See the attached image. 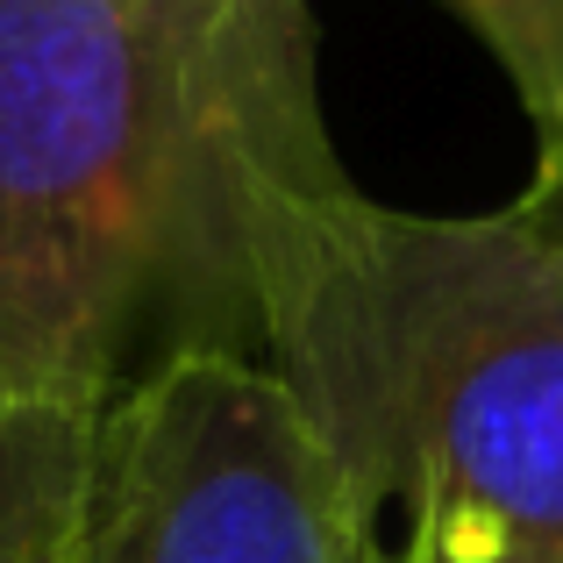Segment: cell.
<instances>
[{
    "label": "cell",
    "mask_w": 563,
    "mask_h": 563,
    "mask_svg": "<svg viewBox=\"0 0 563 563\" xmlns=\"http://www.w3.org/2000/svg\"><path fill=\"white\" fill-rule=\"evenodd\" d=\"M399 563H485V556H413V550H399Z\"/></svg>",
    "instance_id": "8992f818"
},
{
    "label": "cell",
    "mask_w": 563,
    "mask_h": 563,
    "mask_svg": "<svg viewBox=\"0 0 563 563\" xmlns=\"http://www.w3.org/2000/svg\"><path fill=\"white\" fill-rule=\"evenodd\" d=\"M350 172L307 0H0V385L79 421L272 357Z\"/></svg>",
    "instance_id": "6da1fadb"
},
{
    "label": "cell",
    "mask_w": 563,
    "mask_h": 563,
    "mask_svg": "<svg viewBox=\"0 0 563 563\" xmlns=\"http://www.w3.org/2000/svg\"><path fill=\"white\" fill-rule=\"evenodd\" d=\"M264 372L413 556L563 563V186L499 214L335 192Z\"/></svg>",
    "instance_id": "7a4b0ae2"
},
{
    "label": "cell",
    "mask_w": 563,
    "mask_h": 563,
    "mask_svg": "<svg viewBox=\"0 0 563 563\" xmlns=\"http://www.w3.org/2000/svg\"><path fill=\"white\" fill-rule=\"evenodd\" d=\"M93 421L0 385V563H65Z\"/></svg>",
    "instance_id": "277c9868"
},
{
    "label": "cell",
    "mask_w": 563,
    "mask_h": 563,
    "mask_svg": "<svg viewBox=\"0 0 563 563\" xmlns=\"http://www.w3.org/2000/svg\"><path fill=\"white\" fill-rule=\"evenodd\" d=\"M372 563H385V556H372ZM393 563H399V556H393Z\"/></svg>",
    "instance_id": "52a82bcc"
},
{
    "label": "cell",
    "mask_w": 563,
    "mask_h": 563,
    "mask_svg": "<svg viewBox=\"0 0 563 563\" xmlns=\"http://www.w3.org/2000/svg\"><path fill=\"white\" fill-rule=\"evenodd\" d=\"M378 514L250 357H179L93 413L65 563H372Z\"/></svg>",
    "instance_id": "3957f363"
},
{
    "label": "cell",
    "mask_w": 563,
    "mask_h": 563,
    "mask_svg": "<svg viewBox=\"0 0 563 563\" xmlns=\"http://www.w3.org/2000/svg\"><path fill=\"white\" fill-rule=\"evenodd\" d=\"M450 8L507 65L528 122H536L542 151L536 186H563V0H450Z\"/></svg>",
    "instance_id": "5b68a950"
}]
</instances>
